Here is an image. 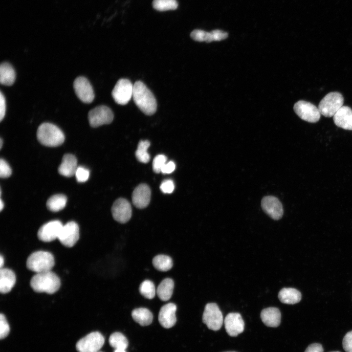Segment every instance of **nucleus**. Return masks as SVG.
<instances>
[{
  "mask_svg": "<svg viewBox=\"0 0 352 352\" xmlns=\"http://www.w3.org/2000/svg\"><path fill=\"white\" fill-rule=\"evenodd\" d=\"M132 98L137 107L145 114L151 115L156 111L155 97L142 82L138 81L134 84Z\"/></svg>",
  "mask_w": 352,
  "mask_h": 352,
  "instance_id": "nucleus-1",
  "label": "nucleus"
},
{
  "mask_svg": "<svg viewBox=\"0 0 352 352\" xmlns=\"http://www.w3.org/2000/svg\"><path fill=\"white\" fill-rule=\"evenodd\" d=\"M60 285L59 278L51 271L36 273L30 281L31 287L37 292L53 294L59 289Z\"/></svg>",
  "mask_w": 352,
  "mask_h": 352,
  "instance_id": "nucleus-2",
  "label": "nucleus"
},
{
  "mask_svg": "<svg viewBox=\"0 0 352 352\" xmlns=\"http://www.w3.org/2000/svg\"><path fill=\"white\" fill-rule=\"evenodd\" d=\"M37 137L42 144L52 147L61 145L65 138L60 129L50 123H44L39 126Z\"/></svg>",
  "mask_w": 352,
  "mask_h": 352,
  "instance_id": "nucleus-3",
  "label": "nucleus"
},
{
  "mask_svg": "<svg viewBox=\"0 0 352 352\" xmlns=\"http://www.w3.org/2000/svg\"><path fill=\"white\" fill-rule=\"evenodd\" d=\"M54 264L53 255L49 252L43 251L31 254L26 261L27 267L36 273L51 271Z\"/></svg>",
  "mask_w": 352,
  "mask_h": 352,
  "instance_id": "nucleus-4",
  "label": "nucleus"
},
{
  "mask_svg": "<svg viewBox=\"0 0 352 352\" xmlns=\"http://www.w3.org/2000/svg\"><path fill=\"white\" fill-rule=\"evenodd\" d=\"M344 97L338 92H331L327 94L320 101L318 109L321 114L327 117L334 116L343 106Z\"/></svg>",
  "mask_w": 352,
  "mask_h": 352,
  "instance_id": "nucleus-5",
  "label": "nucleus"
},
{
  "mask_svg": "<svg viewBox=\"0 0 352 352\" xmlns=\"http://www.w3.org/2000/svg\"><path fill=\"white\" fill-rule=\"evenodd\" d=\"M105 338L98 331L92 332L80 339L76 345L78 352H97L103 347Z\"/></svg>",
  "mask_w": 352,
  "mask_h": 352,
  "instance_id": "nucleus-6",
  "label": "nucleus"
},
{
  "mask_svg": "<svg viewBox=\"0 0 352 352\" xmlns=\"http://www.w3.org/2000/svg\"><path fill=\"white\" fill-rule=\"evenodd\" d=\"M202 321L210 330H219L223 323L221 311L216 303H208L205 307Z\"/></svg>",
  "mask_w": 352,
  "mask_h": 352,
  "instance_id": "nucleus-7",
  "label": "nucleus"
},
{
  "mask_svg": "<svg viewBox=\"0 0 352 352\" xmlns=\"http://www.w3.org/2000/svg\"><path fill=\"white\" fill-rule=\"evenodd\" d=\"M133 85L127 79H120L116 83L111 95L115 102L121 105H126L132 97Z\"/></svg>",
  "mask_w": 352,
  "mask_h": 352,
  "instance_id": "nucleus-8",
  "label": "nucleus"
},
{
  "mask_svg": "<svg viewBox=\"0 0 352 352\" xmlns=\"http://www.w3.org/2000/svg\"><path fill=\"white\" fill-rule=\"evenodd\" d=\"M293 109L301 119L308 122L316 123L321 117L318 108L309 102L300 100L294 104Z\"/></svg>",
  "mask_w": 352,
  "mask_h": 352,
  "instance_id": "nucleus-9",
  "label": "nucleus"
},
{
  "mask_svg": "<svg viewBox=\"0 0 352 352\" xmlns=\"http://www.w3.org/2000/svg\"><path fill=\"white\" fill-rule=\"evenodd\" d=\"M113 119V114L111 110L104 105L95 107L90 110L88 114L89 123L93 128L110 124Z\"/></svg>",
  "mask_w": 352,
  "mask_h": 352,
  "instance_id": "nucleus-10",
  "label": "nucleus"
},
{
  "mask_svg": "<svg viewBox=\"0 0 352 352\" xmlns=\"http://www.w3.org/2000/svg\"><path fill=\"white\" fill-rule=\"evenodd\" d=\"M79 238V228L76 222L69 221L63 225L58 239L64 246H73Z\"/></svg>",
  "mask_w": 352,
  "mask_h": 352,
  "instance_id": "nucleus-11",
  "label": "nucleus"
},
{
  "mask_svg": "<svg viewBox=\"0 0 352 352\" xmlns=\"http://www.w3.org/2000/svg\"><path fill=\"white\" fill-rule=\"evenodd\" d=\"M75 92L79 99L84 103H90L94 98L93 88L88 81L84 77H78L73 83Z\"/></svg>",
  "mask_w": 352,
  "mask_h": 352,
  "instance_id": "nucleus-12",
  "label": "nucleus"
},
{
  "mask_svg": "<svg viewBox=\"0 0 352 352\" xmlns=\"http://www.w3.org/2000/svg\"><path fill=\"white\" fill-rule=\"evenodd\" d=\"M113 219L117 221L124 223L128 221L132 216V207L126 199L120 198L113 203L111 207Z\"/></svg>",
  "mask_w": 352,
  "mask_h": 352,
  "instance_id": "nucleus-13",
  "label": "nucleus"
},
{
  "mask_svg": "<svg viewBox=\"0 0 352 352\" xmlns=\"http://www.w3.org/2000/svg\"><path fill=\"white\" fill-rule=\"evenodd\" d=\"M63 225L58 220L48 222L42 225L38 232L39 240L44 242H49L58 239Z\"/></svg>",
  "mask_w": 352,
  "mask_h": 352,
  "instance_id": "nucleus-14",
  "label": "nucleus"
},
{
  "mask_svg": "<svg viewBox=\"0 0 352 352\" xmlns=\"http://www.w3.org/2000/svg\"><path fill=\"white\" fill-rule=\"evenodd\" d=\"M261 206L264 212L272 219L278 220L282 217L283 206L277 198L272 196L264 197L262 200Z\"/></svg>",
  "mask_w": 352,
  "mask_h": 352,
  "instance_id": "nucleus-15",
  "label": "nucleus"
},
{
  "mask_svg": "<svg viewBox=\"0 0 352 352\" xmlns=\"http://www.w3.org/2000/svg\"><path fill=\"white\" fill-rule=\"evenodd\" d=\"M224 324L227 333L231 336H236L244 330V323L239 313H228L224 319Z\"/></svg>",
  "mask_w": 352,
  "mask_h": 352,
  "instance_id": "nucleus-16",
  "label": "nucleus"
},
{
  "mask_svg": "<svg viewBox=\"0 0 352 352\" xmlns=\"http://www.w3.org/2000/svg\"><path fill=\"white\" fill-rule=\"evenodd\" d=\"M176 306L172 303L167 304L161 308L158 314V321L163 327L169 329L175 325L176 322Z\"/></svg>",
  "mask_w": 352,
  "mask_h": 352,
  "instance_id": "nucleus-17",
  "label": "nucleus"
},
{
  "mask_svg": "<svg viewBox=\"0 0 352 352\" xmlns=\"http://www.w3.org/2000/svg\"><path fill=\"white\" fill-rule=\"evenodd\" d=\"M151 199V190L146 184H139L134 190L132 194V201L138 208H146Z\"/></svg>",
  "mask_w": 352,
  "mask_h": 352,
  "instance_id": "nucleus-18",
  "label": "nucleus"
},
{
  "mask_svg": "<svg viewBox=\"0 0 352 352\" xmlns=\"http://www.w3.org/2000/svg\"><path fill=\"white\" fill-rule=\"evenodd\" d=\"M335 124L343 129L352 130V109L343 106L333 116Z\"/></svg>",
  "mask_w": 352,
  "mask_h": 352,
  "instance_id": "nucleus-19",
  "label": "nucleus"
},
{
  "mask_svg": "<svg viewBox=\"0 0 352 352\" xmlns=\"http://www.w3.org/2000/svg\"><path fill=\"white\" fill-rule=\"evenodd\" d=\"M77 168V160L76 157L71 154H66L64 155L62 162L58 168V172L63 176L70 177L75 175Z\"/></svg>",
  "mask_w": 352,
  "mask_h": 352,
  "instance_id": "nucleus-20",
  "label": "nucleus"
},
{
  "mask_svg": "<svg viewBox=\"0 0 352 352\" xmlns=\"http://www.w3.org/2000/svg\"><path fill=\"white\" fill-rule=\"evenodd\" d=\"M261 318L264 324L269 327H277L281 322V314L277 308L269 307L262 310Z\"/></svg>",
  "mask_w": 352,
  "mask_h": 352,
  "instance_id": "nucleus-21",
  "label": "nucleus"
},
{
  "mask_svg": "<svg viewBox=\"0 0 352 352\" xmlns=\"http://www.w3.org/2000/svg\"><path fill=\"white\" fill-rule=\"evenodd\" d=\"M16 276L11 269L1 268L0 270V291L6 293L11 291L16 283Z\"/></svg>",
  "mask_w": 352,
  "mask_h": 352,
  "instance_id": "nucleus-22",
  "label": "nucleus"
},
{
  "mask_svg": "<svg viewBox=\"0 0 352 352\" xmlns=\"http://www.w3.org/2000/svg\"><path fill=\"white\" fill-rule=\"evenodd\" d=\"M301 296L299 290L290 287L282 288L278 294V298L282 303L290 305L299 303Z\"/></svg>",
  "mask_w": 352,
  "mask_h": 352,
  "instance_id": "nucleus-23",
  "label": "nucleus"
},
{
  "mask_svg": "<svg viewBox=\"0 0 352 352\" xmlns=\"http://www.w3.org/2000/svg\"><path fill=\"white\" fill-rule=\"evenodd\" d=\"M16 79V73L12 66L8 63H3L0 66V82L5 86H11Z\"/></svg>",
  "mask_w": 352,
  "mask_h": 352,
  "instance_id": "nucleus-24",
  "label": "nucleus"
},
{
  "mask_svg": "<svg viewBox=\"0 0 352 352\" xmlns=\"http://www.w3.org/2000/svg\"><path fill=\"white\" fill-rule=\"evenodd\" d=\"M132 316L133 319L142 326L150 325L153 319V314L151 311L143 308L133 309L132 312Z\"/></svg>",
  "mask_w": 352,
  "mask_h": 352,
  "instance_id": "nucleus-25",
  "label": "nucleus"
},
{
  "mask_svg": "<svg viewBox=\"0 0 352 352\" xmlns=\"http://www.w3.org/2000/svg\"><path fill=\"white\" fill-rule=\"evenodd\" d=\"M174 287V283L172 279L166 278L163 280L158 285L156 293L159 298L162 301H167L171 297Z\"/></svg>",
  "mask_w": 352,
  "mask_h": 352,
  "instance_id": "nucleus-26",
  "label": "nucleus"
},
{
  "mask_svg": "<svg viewBox=\"0 0 352 352\" xmlns=\"http://www.w3.org/2000/svg\"><path fill=\"white\" fill-rule=\"evenodd\" d=\"M66 202L67 198L64 195L57 194L48 198L46 202V206L49 210L57 212L65 208Z\"/></svg>",
  "mask_w": 352,
  "mask_h": 352,
  "instance_id": "nucleus-27",
  "label": "nucleus"
},
{
  "mask_svg": "<svg viewBox=\"0 0 352 352\" xmlns=\"http://www.w3.org/2000/svg\"><path fill=\"white\" fill-rule=\"evenodd\" d=\"M153 264L158 270L167 271L172 267L173 261L168 256L158 255L153 258Z\"/></svg>",
  "mask_w": 352,
  "mask_h": 352,
  "instance_id": "nucleus-28",
  "label": "nucleus"
},
{
  "mask_svg": "<svg viewBox=\"0 0 352 352\" xmlns=\"http://www.w3.org/2000/svg\"><path fill=\"white\" fill-rule=\"evenodd\" d=\"M109 341L110 346L115 349L126 350L129 344L127 338L119 332L112 333L110 336Z\"/></svg>",
  "mask_w": 352,
  "mask_h": 352,
  "instance_id": "nucleus-29",
  "label": "nucleus"
},
{
  "mask_svg": "<svg viewBox=\"0 0 352 352\" xmlns=\"http://www.w3.org/2000/svg\"><path fill=\"white\" fill-rule=\"evenodd\" d=\"M150 145V143L148 140H141L139 142L135 152V156L140 162L147 163L149 161L150 156L148 153V149Z\"/></svg>",
  "mask_w": 352,
  "mask_h": 352,
  "instance_id": "nucleus-30",
  "label": "nucleus"
},
{
  "mask_svg": "<svg viewBox=\"0 0 352 352\" xmlns=\"http://www.w3.org/2000/svg\"><path fill=\"white\" fill-rule=\"evenodd\" d=\"M152 5L155 10L164 11L176 9L178 3L176 0H153Z\"/></svg>",
  "mask_w": 352,
  "mask_h": 352,
  "instance_id": "nucleus-31",
  "label": "nucleus"
},
{
  "mask_svg": "<svg viewBox=\"0 0 352 352\" xmlns=\"http://www.w3.org/2000/svg\"><path fill=\"white\" fill-rule=\"evenodd\" d=\"M139 292L144 297L152 299L155 294V288L154 283L150 280L144 281L140 285Z\"/></svg>",
  "mask_w": 352,
  "mask_h": 352,
  "instance_id": "nucleus-32",
  "label": "nucleus"
},
{
  "mask_svg": "<svg viewBox=\"0 0 352 352\" xmlns=\"http://www.w3.org/2000/svg\"><path fill=\"white\" fill-rule=\"evenodd\" d=\"M190 36L194 40L198 42L210 43L214 41L211 32H208L200 29L193 30L191 33Z\"/></svg>",
  "mask_w": 352,
  "mask_h": 352,
  "instance_id": "nucleus-33",
  "label": "nucleus"
},
{
  "mask_svg": "<svg viewBox=\"0 0 352 352\" xmlns=\"http://www.w3.org/2000/svg\"><path fill=\"white\" fill-rule=\"evenodd\" d=\"M167 157L163 154H158L154 159L153 161V169L156 173H159L161 169L166 164Z\"/></svg>",
  "mask_w": 352,
  "mask_h": 352,
  "instance_id": "nucleus-34",
  "label": "nucleus"
},
{
  "mask_svg": "<svg viewBox=\"0 0 352 352\" xmlns=\"http://www.w3.org/2000/svg\"><path fill=\"white\" fill-rule=\"evenodd\" d=\"M10 332V327L5 318L2 313L0 315V338L2 339L7 336Z\"/></svg>",
  "mask_w": 352,
  "mask_h": 352,
  "instance_id": "nucleus-35",
  "label": "nucleus"
},
{
  "mask_svg": "<svg viewBox=\"0 0 352 352\" xmlns=\"http://www.w3.org/2000/svg\"><path fill=\"white\" fill-rule=\"evenodd\" d=\"M75 176L78 182H84L89 178V171L83 167L79 166L76 170Z\"/></svg>",
  "mask_w": 352,
  "mask_h": 352,
  "instance_id": "nucleus-36",
  "label": "nucleus"
},
{
  "mask_svg": "<svg viewBox=\"0 0 352 352\" xmlns=\"http://www.w3.org/2000/svg\"><path fill=\"white\" fill-rule=\"evenodd\" d=\"M12 173L11 168L6 161L0 159V176L1 178H7L10 176Z\"/></svg>",
  "mask_w": 352,
  "mask_h": 352,
  "instance_id": "nucleus-37",
  "label": "nucleus"
},
{
  "mask_svg": "<svg viewBox=\"0 0 352 352\" xmlns=\"http://www.w3.org/2000/svg\"><path fill=\"white\" fill-rule=\"evenodd\" d=\"M175 188V185L173 180L171 179L164 180L160 186L161 191L165 194L172 193Z\"/></svg>",
  "mask_w": 352,
  "mask_h": 352,
  "instance_id": "nucleus-38",
  "label": "nucleus"
},
{
  "mask_svg": "<svg viewBox=\"0 0 352 352\" xmlns=\"http://www.w3.org/2000/svg\"><path fill=\"white\" fill-rule=\"evenodd\" d=\"M342 343L343 349L346 352H352V330L346 334Z\"/></svg>",
  "mask_w": 352,
  "mask_h": 352,
  "instance_id": "nucleus-39",
  "label": "nucleus"
},
{
  "mask_svg": "<svg viewBox=\"0 0 352 352\" xmlns=\"http://www.w3.org/2000/svg\"><path fill=\"white\" fill-rule=\"evenodd\" d=\"M214 41H220L228 37V33L222 30L216 29L211 31Z\"/></svg>",
  "mask_w": 352,
  "mask_h": 352,
  "instance_id": "nucleus-40",
  "label": "nucleus"
},
{
  "mask_svg": "<svg viewBox=\"0 0 352 352\" xmlns=\"http://www.w3.org/2000/svg\"><path fill=\"white\" fill-rule=\"evenodd\" d=\"M6 111V101L2 92L0 93V121L4 118Z\"/></svg>",
  "mask_w": 352,
  "mask_h": 352,
  "instance_id": "nucleus-41",
  "label": "nucleus"
},
{
  "mask_svg": "<svg viewBox=\"0 0 352 352\" xmlns=\"http://www.w3.org/2000/svg\"><path fill=\"white\" fill-rule=\"evenodd\" d=\"M176 168V165L173 161H170L166 162L161 169V172L163 174H170L172 173Z\"/></svg>",
  "mask_w": 352,
  "mask_h": 352,
  "instance_id": "nucleus-42",
  "label": "nucleus"
},
{
  "mask_svg": "<svg viewBox=\"0 0 352 352\" xmlns=\"http://www.w3.org/2000/svg\"><path fill=\"white\" fill-rule=\"evenodd\" d=\"M322 346L319 343H313L309 345L305 352H323Z\"/></svg>",
  "mask_w": 352,
  "mask_h": 352,
  "instance_id": "nucleus-43",
  "label": "nucleus"
},
{
  "mask_svg": "<svg viewBox=\"0 0 352 352\" xmlns=\"http://www.w3.org/2000/svg\"><path fill=\"white\" fill-rule=\"evenodd\" d=\"M4 264V258L1 255L0 256V266L1 268Z\"/></svg>",
  "mask_w": 352,
  "mask_h": 352,
  "instance_id": "nucleus-44",
  "label": "nucleus"
},
{
  "mask_svg": "<svg viewBox=\"0 0 352 352\" xmlns=\"http://www.w3.org/2000/svg\"><path fill=\"white\" fill-rule=\"evenodd\" d=\"M3 207H4V203H3V201L2 200V199H0V211H1L3 209Z\"/></svg>",
  "mask_w": 352,
  "mask_h": 352,
  "instance_id": "nucleus-45",
  "label": "nucleus"
},
{
  "mask_svg": "<svg viewBox=\"0 0 352 352\" xmlns=\"http://www.w3.org/2000/svg\"><path fill=\"white\" fill-rule=\"evenodd\" d=\"M114 352H126V351L123 349H115Z\"/></svg>",
  "mask_w": 352,
  "mask_h": 352,
  "instance_id": "nucleus-46",
  "label": "nucleus"
},
{
  "mask_svg": "<svg viewBox=\"0 0 352 352\" xmlns=\"http://www.w3.org/2000/svg\"><path fill=\"white\" fill-rule=\"evenodd\" d=\"M2 144H3V140H2V138H0V148H1V147L2 146Z\"/></svg>",
  "mask_w": 352,
  "mask_h": 352,
  "instance_id": "nucleus-47",
  "label": "nucleus"
},
{
  "mask_svg": "<svg viewBox=\"0 0 352 352\" xmlns=\"http://www.w3.org/2000/svg\"><path fill=\"white\" fill-rule=\"evenodd\" d=\"M233 352V351H228V352Z\"/></svg>",
  "mask_w": 352,
  "mask_h": 352,
  "instance_id": "nucleus-48",
  "label": "nucleus"
},
{
  "mask_svg": "<svg viewBox=\"0 0 352 352\" xmlns=\"http://www.w3.org/2000/svg\"><path fill=\"white\" fill-rule=\"evenodd\" d=\"M340 352L337 351V352Z\"/></svg>",
  "mask_w": 352,
  "mask_h": 352,
  "instance_id": "nucleus-49",
  "label": "nucleus"
},
{
  "mask_svg": "<svg viewBox=\"0 0 352 352\" xmlns=\"http://www.w3.org/2000/svg\"><path fill=\"white\" fill-rule=\"evenodd\" d=\"M102 352L98 351V352Z\"/></svg>",
  "mask_w": 352,
  "mask_h": 352,
  "instance_id": "nucleus-50",
  "label": "nucleus"
}]
</instances>
